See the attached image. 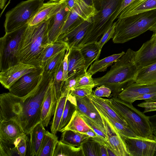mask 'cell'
Returning a JSON list of instances; mask_svg holds the SVG:
<instances>
[{
	"label": "cell",
	"mask_w": 156,
	"mask_h": 156,
	"mask_svg": "<svg viewBox=\"0 0 156 156\" xmlns=\"http://www.w3.org/2000/svg\"><path fill=\"white\" fill-rule=\"evenodd\" d=\"M54 74L44 71L42 79L37 86L23 97H17L9 92L1 94L0 121L13 120L20 125L24 133L29 134L40 122L42 105L53 82Z\"/></svg>",
	"instance_id": "6da1fadb"
},
{
	"label": "cell",
	"mask_w": 156,
	"mask_h": 156,
	"mask_svg": "<svg viewBox=\"0 0 156 156\" xmlns=\"http://www.w3.org/2000/svg\"><path fill=\"white\" fill-rule=\"evenodd\" d=\"M135 52L128 49L104 76L93 79L95 87L104 85L111 90L112 98H117L121 92L135 82L138 70L134 62Z\"/></svg>",
	"instance_id": "7a4b0ae2"
},
{
	"label": "cell",
	"mask_w": 156,
	"mask_h": 156,
	"mask_svg": "<svg viewBox=\"0 0 156 156\" xmlns=\"http://www.w3.org/2000/svg\"><path fill=\"white\" fill-rule=\"evenodd\" d=\"M48 20L36 25H28L20 42L18 54L19 62L41 68L39 59L43 49L48 44Z\"/></svg>",
	"instance_id": "3957f363"
},
{
	"label": "cell",
	"mask_w": 156,
	"mask_h": 156,
	"mask_svg": "<svg viewBox=\"0 0 156 156\" xmlns=\"http://www.w3.org/2000/svg\"><path fill=\"white\" fill-rule=\"evenodd\" d=\"M123 0H94L98 12L92 18L88 31L80 45L79 48L84 45L97 41L116 20Z\"/></svg>",
	"instance_id": "277c9868"
},
{
	"label": "cell",
	"mask_w": 156,
	"mask_h": 156,
	"mask_svg": "<svg viewBox=\"0 0 156 156\" xmlns=\"http://www.w3.org/2000/svg\"><path fill=\"white\" fill-rule=\"evenodd\" d=\"M118 19L112 41L114 43H123L156 25V9Z\"/></svg>",
	"instance_id": "5b68a950"
},
{
	"label": "cell",
	"mask_w": 156,
	"mask_h": 156,
	"mask_svg": "<svg viewBox=\"0 0 156 156\" xmlns=\"http://www.w3.org/2000/svg\"><path fill=\"white\" fill-rule=\"evenodd\" d=\"M111 105L126 121L137 136L156 138L150 124L149 116L134 107L132 104L117 98L109 99Z\"/></svg>",
	"instance_id": "8992f818"
},
{
	"label": "cell",
	"mask_w": 156,
	"mask_h": 156,
	"mask_svg": "<svg viewBox=\"0 0 156 156\" xmlns=\"http://www.w3.org/2000/svg\"><path fill=\"white\" fill-rule=\"evenodd\" d=\"M44 0L22 1L6 14L4 24L5 33L22 27L29 22L43 5Z\"/></svg>",
	"instance_id": "52a82bcc"
},
{
	"label": "cell",
	"mask_w": 156,
	"mask_h": 156,
	"mask_svg": "<svg viewBox=\"0 0 156 156\" xmlns=\"http://www.w3.org/2000/svg\"><path fill=\"white\" fill-rule=\"evenodd\" d=\"M28 24L5 34L0 39V70L19 62L18 54L21 40Z\"/></svg>",
	"instance_id": "ba28073f"
},
{
	"label": "cell",
	"mask_w": 156,
	"mask_h": 156,
	"mask_svg": "<svg viewBox=\"0 0 156 156\" xmlns=\"http://www.w3.org/2000/svg\"><path fill=\"white\" fill-rule=\"evenodd\" d=\"M66 2L70 10L60 35L82 22L90 20L98 12L94 0H66Z\"/></svg>",
	"instance_id": "9c48e42d"
},
{
	"label": "cell",
	"mask_w": 156,
	"mask_h": 156,
	"mask_svg": "<svg viewBox=\"0 0 156 156\" xmlns=\"http://www.w3.org/2000/svg\"><path fill=\"white\" fill-rule=\"evenodd\" d=\"M44 66L26 74L16 81L8 89L9 92L17 97H23L31 92L41 80Z\"/></svg>",
	"instance_id": "30bf717a"
},
{
	"label": "cell",
	"mask_w": 156,
	"mask_h": 156,
	"mask_svg": "<svg viewBox=\"0 0 156 156\" xmlns=\"http://www.w3.org/2000/svg\"><path fill=\"white\" fill-rule=\"evenodd\" d=\"M123 137L129 156H156V138Z\"/></svg>",
	"instance_id": "8fae6325"
},
{
	"label": "cell",
	"mask_w": 156,
	"mask_h": 156,
	"mask_svg": "<svg viewBox=\"0 0 156 156\" xmlns=\"http://www.w3.org/2000/svg\"><path fill=\"white\" fill-rule=\"evenodd\" d=\"M70 10L66 0H63L58 10L48 19V44L56 42L61 34Z\"/></svg>",
	"instance_id": "7c38bea8"
},
{
	"label": "cell",
	"mask_w": 156,
	"mask_h": 156,
	"mask_svg": "<svg viewBox=\"0 0 156 156\" xmlns=\"http://www.w3.org/2000/svg\"><path fill=\"white\" fill-rule=\"evenodd\" d=\"M39 68L19 62L8 68L0 71V82L9 89L17 80L26 74L36 70Z\"/></svg>",
	"instance_id": "4fadbf2b"
},
{
	"label": "cell",
	"mask_w": 156,
	"mask_h": 156,
	"mask_svg": "<svg viewBox=\"0 0 156 156\" xmlns=\"http://www.w3.org/2000/svg\"><path fill=\"white\" fill-rule=\"evenodd\" d=\"M92 18L81 22L72 29L60 35L56 42L66 44L68 50L73 48H79L80 44L88 31Z\"/></svg>",
	"instance_id": "5bb4252c"
},
{
	"label": "cell",
	"mask_w": 156,
	"mask_h": 156,
	"mask_svg": "<svg viewBox=\"0 0 156 156\" xmlns=\"http://www.w3.org/2000/svg\"><path fill=\"white\" fill-rule=\"evenodd\" d=\"M100 115L106 131L108 142L112 150L116 156H129L123 137L111 123Z\"/></svg>",
	"instance_id": "9a60e30c"
},
{
	"label": "cell",
	"mask_w": 156,
	"mask_h": 156,
	"mask_svg": "<svg viewBox=\"0 0 156 156\" xmlns=\"http://www.w3.org/2000/svg\"><path fill=\"white\" fill-rule=\"evenodd\" d=\"M134 62L138 70L156 62V36L154 34L149 40L135 51Z\"/></svg>",
	"instance_id": "2e32d148"
},
{
	"label": "cell",
	"mask_w": 156,
	"mask_h": 156,
	"mask_svg": "<svg viewBox=\"0 0 156 156\" xmlns=\"http://www.w3.org/2000/svg\"><path fill=\"white\" fill-rule=\"evenodd\" d=\"M154 93H156V83H140L134 82L121 92L117 98L132 104L138 96L145 94Z\"/></svg>",
	"instance_id": "e0dca14e"
},
{
	"label": "cell",
	"mask_w": 156,
	"mask_h": 156,
	"mask_svg": "<svg viewBox=\"0 0 156 156\" xmlns=\"http://www.w3.org/2000/svg\"><path fill=\"white\" fill-rule=\"evenodd\" d=\"M76 110L78 112L89 118L106 135V131L102 118L90 99L87 96L76 98Z\"/></svg>",
	"instance_id": "ac0fdd59"
},
{
	"label": "cell",
	"mask_w": 156,
	"mask_h": 156,
	"mask_svg": "<svg viewBox=\"0 0 156 156\" xmlns=\"http://www.w3.org/2000/svg\"><path fill=\"white\" fill-rule=\"evenodd\" d=\"M57 101L53 82L48 90L42 106L40 122L44 127L48 126L53 116Z\"/></svg>",
	"instance_id": "d6986e66"
},
{
	"label": "cell",
	"mask_w": 156,
	"mask_h": 156,
	"mask_svg": "<svg viewBox=\"0 0 156 156\" xmlns=\"http://www.w3.org/2000/svg\"><path fill=\"white\" fill-rule=\"evenodd\" d=\"M23 133L21 126L15 121L10 119L0 121V141L13 143Z\"/></svg>",
	"instance_id": "ffe728a7"
},
{
	"label": "cell",
	"mask_w": 156,
	"mask_h": 156,
	"mask_svg": "<svg viewBox=\"0 0 156 156\" xmlns=\"http://www.w3.org/2000/svg\"><path fill=\"white\" fill-rule=\"evenodd\" d=\"M155 9H156V0H136L125 8L116 19L122 18Z\"/></svg>",
	"instance_id": "44dd1931"
},
{
	"label": "cell",
	"mask_w": 156,
	"mask_h": 156,
	"mask_svg": "<svg viewBox=\"0 0 156 156\" xmlns=\"http://www.w3.org/2000/svg\"><path fill=\"white\" fill-rule=\"evenodd\" d=\"M67 78L87 71L85 69L84 60L79 48H73L69 50Z\"/></svg>",
	"instance_id": "7402d4cb"
},
{
	"label": "cell",
	"mask_w": 156,
	"mask_h": 156,
	"mask_svg": "<svg viewBox=\"0 0 156 156\" xmlns=\"http://www.w3.org/2000/svg\"><path fill=\"white\" fill-rule=\"evenodd\" d=\"M63 0L60 2L49 1L44 3L39 10L29 22L30 26L36 25L43 21L48 19L58 10Z\"/></svg>",
	"instance_id": "603a6c76"
},
{
	"label": "cell",
	"mask_w": 156,
	"mask_h": 156,
	"mask_svg": "<svg viewBox=\"0 0 156 156\" xmlns=\"http://www.w3.org/2000/svg\"><path fill=\"white\" fill-rule=\"evenodd\" d=\"M41 122L38 124L31 130L29 134L30 155L37 156L46 131Z\"/></svg>",
	"instance_id": "cb8c5ba5"
},
{
	"label": "cell",
	"mask_w": 156,
	"mask_h": 156,
	"mask_svg": "<svg viewBox=\"0 0 156 156\" xmlns=\"http://www.w3.org/2000/svg\"><path fill=\"white\" fill-rule=\"evenodd\" d=\"M87 96L91 101L98 105L110 117L122 124L128 126L126 121L111 105L109 99L97 97L93 93Z\"/></svg>",
	"instance_id": "d4e9b609"
},
{
	"label": "cell",
	"mask_w": 156,
	"mask_h": 156,
	"mask_svg": "<svg viewBox=\"0 0 156 156\" xmlns=\"http://www.w3.org/2000/svg\"><path fill=\"white\" fill-rule=\"evenodd\" d=\"M97 42L84 45L79 48L84 60L86 71L89 66L94 61L98 60L100 56L101 50L98 47Z\"/></svg>",
	"instance_id": "484cf974"
},
{
	"label": "cell",
	"mask_w": 156,
	"mask_h": 156,
	"mask_svg": "<svg viewBox=\"0 0 156 156\" xmlns=\"http://www.w3.org/2000/svg\"><path fill=\"white\" fill-rule=\"evenodd\" d=\"M58 142L55 134L46 130L37 156H53Z\"/></svg>",
	"instance_id": "4316f807"
},
{
	"label": "cell",
	"mask_w": 156,
	"mask_h": 156,
	"mask_svg": "<svg viewBox=\"0 0 156 156\" xmlns=\"http://www.w3.org/2000/svg\"><path fill=\"white\" fill-rule=\"evenodd\" d=\"M135 82L140 83H156V62L138 70L135 75Z\"/></svg>",
	"instance_id": "83f0119b"
},
{
	"label": "cell",
	"mask_w": 156,
	"mask_h": 156,
	"mask_svg": "<svg viewBox=\"0 0 156 156\" xmlns=\"http://www.w3.org/2000/svg\"><path fill=\"white\" fill-rule=\"evenodd\" d=\"M125 53L122 51L120 53L115 54L106 57L100 60H97L91 65L87 72L92 75L98 72L105 71L107 68L112 65Z\"/></svg>",
	"instance_id": "f1b7e54d"
},
{
	"label": "cell",
	"mask_w": 156,
	"mask_h": 156,
	"mask_svg": "<svg viewBox=\"0 0 156 156\" xmlns=\"http://www.w3.org/2000/svg\"><path fill=\"white\" fill-rule=\"evenodd\" d=\"M68 50L67 45L61 42L48 44L42 51L39 61L41 67H43L50 58L63 50Z\"/></svg>",
	"instance_id": "f546056e"
},
{
	"label": "cell",
	"mask_w": 156,
	"mask_h": 156,
	"mask_svg": "<svg viewBox=\"0 0 156 156\" xmlns=\"http://www.w3.org/2000/svg\"><path fill=\"white\" fill-rule=\"evenodd\" d=\"M91 101L100 115L111 123L118 130L123 137H133L136 136L129 127L122 124L110 117L98 105L94 102Z\"/></svg>",
	"instance_id": "4dcf8cb0"
},
{
	"label": "cell",
	"mask_w": 156,
	"mask_h": 156,
	"mask_svg": "<svg viewBox=\"0 0 156 156\" xmlns=\"http://www.w3.org/2000/svg\"><path fill=\"white\" fill-rule=\"evenodd\" d=\"M62 133L60 141L76 147H80L83 141L89 137L85 133L69 130H65Z\"/></svg>",
	"instance_id": "1f68e13d"
},
{
	"label": "cell",
	"mask_w": 156,
	"mask_h": 156,
	"mask_svg": "<svg viewBox=\"0 0 156 156\" xmlns=\"http://www.w3.org/2000/svg\"><path fill=\"white\" fill-rule=\"evenodd\" d=\"M76 98L69 94L66 102L58 131L64 128L69 123L76 110Z\"/></svg>",
	"instance_id": "d6a6232c"
},
{
	"label": "cell",
	"mask_w": 156,
	"mask_h": 156,
	"mask_svg": "<svg viewBox=\"0 0 156 156\" xmlns=\"http://www.w3.org/2000/svg\"><path fill=\"white\" fill-rule=\"evenodd\" d=\"M90 129L76 110L67 126L59 131L62 132L65 130H69L85 134Z\"/></svg>",
	"instance_id": "836d02e7"
},
{
	"label": "cell",
	"mask_w": 156,
	"mask_h": 156,
	"mask_svg": "<svg viewBox=\"0 0 156 156\" xmlns=\"http://www.w3.org/2000/svg\"><path fill=\"white\" fill-rule=\"evenodd\" d=\"M69 95H62L58 100L57 106L52 119L51 126V132L56 134L58 131L65 104Z\"/></svg>",
	"instance_id": "e575fe53"
},
{
	"label": "cell",
	"mask_w": 156,
	"mask_h": 156,
	"mask_svg": "<svg viewBox=\"0 0 156 156\" xmlns=\"http://www.w3.org/2000/svg\"><path fill=\"white\" fill-rule=\"evenodd\" d=\"M83 156L81 147H76L59 141L53 156Z\"/></svg>",
	"instance_id": "d590c367"
},
{
	"label": "cell",
	"mask_w": 156,
	"mask_h": 156,
	"mask_svg": "<svg viewBox=\"0 0 156 156\" xmlns=\"http://www.w3.org/2000/svg\"><path fill=\"white\" fill-rule=\"evenodd\" d=\"M100 143L92 137L84 140L81 144L83 156H100Z\"/></svg>",
	"instance_id": "8d00e7d4"
},
{
	"label": "cell",
	"mask_w": 156,
	"mask_h": 156,
	"mask_svg": "<svg viewBox=\"0 0 156 156\" xmlns=\"http://www.w3.org/2000/svg\"><path fill=\"white\" fill-rule=\"evenodd\" d=\"M66 51H62L48 59L44 65V71L51 74L54 73L62 63Z\"/></svg>",
	"instance_id": "74e56055"
},
{
	"label": "cell",
	"mask_w": 156,
	"mask_h": 156,
	"mask_svg": "<svg viewBox=\"0 0 156 156\" xmlns=\"http://www.w3.org/2000/svg\"><path fill=\"white\" fill-rule=\"evenodd\" d=\"M64 81L63 79V70L62 62L54 73L53 81L58 100L61 96L62 89Z\"/></svg>",
	"instance_id": "f35d334b"
},
{
	"label": "cell",
	"mask_w": 156,
	"mask_h": 156,
	"mask_svg": "<svg viewBox=\"0 0 156 156\" xmlns=\"http://www.w3.org/2000/svg\"><path fill=\"white\" fill-rule=\"evenodd\" d=\"M86 72L78 73L68 78L64 81L62 89V95H69L75 88L81 76Z\"/></svg>",
	"instance_id": "ab89813d"
},
{
	"label": "cell",
	"mask_w": 156,
	"mask_h": 156,
	"mask_svg": "<svg viewBox=\"0 0 156 156\" xmlns=\"http://www.w3.org/2000/svg\"><path fill=\"white\" fill-rule=\"evenodd\" d=\"M27 134L23 133L17 137L14 144L19 156L26 155L27 150Z\"/></svg>",
	"instance_id": "60d3db41"
},
{
	"label": "cell",
	"mask_w": 156,
	"mask_h": 156,
	"mask_svg": "<svg viewBox=\"0 0 156 156\" xmlns=\"http://www.w3.org/2000/svg\"><path fill=\"white\" fill-rule=\"evenodd\" d=\"M0 156H19L13 143H7L0 141Z\"/></svg>",
	"instance_id": "b9f144b4"
},
{
	"label": "cell",
	"mask_w": 156,
	"mask_h": 156,
	"mask_svg": "<svg viewBox=\"0 0 156 156\" xmlns=\"http://www.w3.org/2000/svg\"><path fill=\"white\" fill-rule=\"evenodd\" d=\"M94 87V85L78 87L72 90L70 94L76 98H83L90 95Z\"/></svg>",
	"instance_id": "7bdbcfd3"
},
{
	"label": "cell",
	"mask_w": 156,
	"mask_h": 156,
	"mask_svg": "<svg viewBox=\"0 0 156 156\" xmlns=\"http://www.w3.org/2000/svg\"><path fill=\"white\" fill-rule=\"evenodd\" d=\"M79 113L90 127L94 130L99 137L108 142L106 134L94 122L85 115Z\"/></svg>",
	"instance_id": "ee69618b"
},
{
	"label": "cell",
	"mask_w": 156,
	"mask_h": 156,
	"mask_svg": "<svg viewBox=\"0 0 156 156\" xmlns=\"http://www.w3.org/2000/svg\"><path fill=\"white\" fill-rule=\"evenodd\" d=\"M116 22L113 23L111 27L103 35L102 37L97 43L100 50L110 39L112 38L115 31Z\"/></svg>",
	"instance_id": "f6af8a7d"
},
{
	"label": "cell",
	"mask_w": 156,
	"mask_h": 156,
	"mask_svg": "<svg viewBox=\"0 0 156 156\" xmlns=\"http://www.w3.org/2000/svg\"><path fill=\"white\" fill-rule=\"evenodd\" d=\"M92 76L87 71L84 73L80 77L75 88L82 86L95 85L93 78L92 77Z\"/></svg>",
	"instance_id": "bcb514c9"
},
{
	"label": "cell",
	"mask_w": 156,
	"mask_h": 156,
	"mask_svg": "<svg viewBox=\"0 0 156 156\" xmlns=\"http://www.w3.org/2000/svg\"><path fill=\"white\" fill-rule=\"evenodd\" d=\"M93 94L97 97L102 98L109 97L112 94V91L108 87L104 85L97 87V88L92 91Z\"/></svg>",
	"instance_id": "7dc6e473"
},
{
	"label": "cell",
	"mask_w": 156,
	"mask_h": 156,
	"mask_svg": "<svg viewBox=\"0 0 156 156\" xmlns=\"http://www.w3.org/2000/svg\"><path fill=\"white\" fill-rule=\"evenodd\" d=\"M139 107L144 108V113L156 111V101H144L138 104Z\"/></svg>",
	"instance_id": "c3c4849f"
},
{
	"label": "cell",
	"mask_w": 156,
	"mask_h": 156,
	"mask_svg": "<svg viewBox=\"0 0 156 156\" xmlns=\"http://www.w3.org/2000/svg\"><path fill=\"white\" fill-rule=\"evenodd\" d=\"M69 50L66 51L65 55L62 62L63 70V79L65 81L67 78L68 69V56Z\"/></svg>",
	"instance_id": "681fc988"
},
{
	"label": "cell",
	"mask_w": 156,
	"mask_h": 156,
	"mask_svg": "<svg viewBox=\"0 0 156 156\" xmlns=\"http://www.w3.org/2000/svg\"><path fill=\"white\" fill-rule=\"evenodd\" d=\"M150 122L154 134L156 138V114L149 116Z\"/></svg>",
	"instance_id": "f907efd6"
},
{
	"label": "cell",
	"mask_w": 156,
	"mask_h": 156,
	"mask_svg": "<svg viewBox=\"0 0 156 156\" xmlns=\"http://www.w3.org/2000/svg\"><path fill=\"white\" fill-rule=\"evenodd\" d=\"M156 95V93L145 94L138 96L135 98V100H145L151 98Z\"/></svg>",
	"instance_id": "816d5d0a"
},
{
	"label": "cell",
	"mask_w": 156,
	"mask_h": 156,
	"mask_svg": "<svg viewBox=\"0 0 156 156\" xmlns=\"http://www.w3.org/2000/svg\"><path fill=\"white\" fill-rule=\"evenodd\" d=\"M100 156H108L107 152V148L110 147L105 144H100Z\"/></svg>",
	"instance_id": "f5cc1de1"
},
{
	"label": "cell",
	"mask_w": 156,
	"mask_h": 156,
	"mask_svg": "<svg viewBox=\"0 0 156 156\" xmlns=\"http://www.w3.org/2000/svg\"><path fill=\"white\" fill-rule=\"evenodd\" d=\"M136 0H123L120 10L118 13L117 17L121 12L126 7L128 6L132 2ZM116 17V18H117Z\"/></svg>",
	"instance_id": "db71d44e"
},
{
	"label": "cell",
	"mask_w": 156,
	"mask_h": 156,
	"mask_svg": "<svg viewBox=\"0 0 156 156\" xmlns=\"http://www.w3.org/2000/svg\"><path fill=\"white\" fill-rule=\"evenodd\" d=\"M85 134L89 136V137H90L94 138L100 137L98 136L97 134L94 131V130L91 129H90L87 133H85Z\"/></svg>",
	"instance_id": "11a10c76"
},
{
	"label": "cell",
	"mask_w": 156,
	"mask_h": 156,
	"mask_svg": "<svg viewBox=\"0 0 156 156\" xmlns=\"http://www.w3.org/2000/svg\"><path fill=\"white\" fill-rule=\"evenodd\" d=\"M7 0H0V7L1 9L4 7Z\"/></svg>",
	"instance_id": "9f6ffc18"
},
{
	"label": "cell",
	"mask_w": 156,
	"mask_h": 156,
	"mask_svg": "<svg viewBox=\"0 0 156 156\" xmlns=\"http://www.w3.org/2000/svg\"><path fill=\"white\" fill-rule=\"evenodd\" d=\"M145 101L147 102H154L156 101V95L154 96V97L147 99L146 100H144Z\"/></svg>",
	"instance_id": "6f0895ef"
},
{
	"label": "cell",
	"mask_w": 156,
	"mask_h": 156,
	"mask_svg": "<svg viewBox=\"0 0 156 156\" xmlns=\"http://www.w3.org/2000/svg\"><path fill=\"white\" fill-rule=\"evenodd\" d=\"M149 30L152 31L154 33H156V25L151 28Z\"/></svg>",
	"instance_id": "680465c9"
},
{
	"label": "cell",
	"mask_w": 156,
	"mask_h": 156,
	"mask_svg": "<svg viewBox=\"0 0 156 156\" xmlns=\"http://www.w3.org/2000/svg\"><path fill=\"white\" fill-rule=\"evenodd\" d=\"M50 1H52L55 2H60L62 0H49Z\"/></svg>",
	"instance_id": "91938a15"
},
{
	"label": "cell",
	"mask_w": 156,
	"mask_h": 156,
	"mask_svg": "<svg viewBox=\"0 0 156 156\" xmlns=\"http://www.w3.org/2000/svg\"><path fill=\"white\" fill-rule=\"evenodd\" d=\"M154 35H155L156 36V33H154L153 34Z\"/></svg>",
	"instance_id": "94428289"
}]
</instances>
